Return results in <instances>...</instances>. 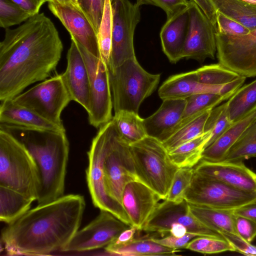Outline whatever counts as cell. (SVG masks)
I'll use <instances>...</instances> for the list:
<instances>
[{
    "mask_svg": "<svg viewBox=\"0 0 256 256\" xmlns=\"http://www.w3.org/2000/svg\"><path fill=\"white\" fill-rule=\"evenodd\" d=\"M215 11L240 22L250 31L256 29V6L242 0H208Z\"/></svg>",
    "mask_w": 256,
    "mask_h": 256,
    "instance_id": "31",
    "label": "cell"
},
{
    "mask_svg": "<svg viewBox=\"0 0 256 256\" xmlns=\"http://www.w3.org/2000/svg\"><path fill=\"white\" fill-rule=\"evenodd\" d=\"M236 234L246 241L251 242L256 236V222L252 219L236 214Z\"/></svg>",
    "mask_w": 256,
    "mask_h": 256,
    "instance_id": "45",
    "label": "cell"
},
{
    "mask_svg": "<svg viewBox=\"0 0 256 256\" xmlns=\"http://www.w3.org/2000/svg\"><path fill=\"white\" fill-rule=\"evenodd\" d=\"M226 100H228L226 96L214 93L193 94L186 99L181 120L199 116L208 110L212 109Z\"/></svg>",
    "mask_w": 256,
    "mask_h": 256,
    "instance_id": "35",
    "label": "cell"
},
{
    "mask_svg": "<svg viewBox=\"0 0 256 256\" xmlns=\"http://www.w3.org/2000/svg\"><path fill=\"white\" fill-rule=\"evenodd\" d=\"M194 172V168H178L166 200L174 202L183 201L191 184Z\"/></svg>",
    "mask_w": 256,
    "mask_h": 256,
    "instance_id": "40",
    "label": "cell"
},
{
    "mask_svg": "<svg viewBox=\"0 0 256 256\" xmlns=\"http://www.w3.org/2000/svg\"><path fill=\"white\" fill-rule=\"evenodd\" d=\"M32 16L12 0H0V26L4 28L20 24Z\"/></svg>",
    "mask_w": 256,
    "mask_h": 256,
    "instance_id": "41",
    "label": "cell"
},
{
    "mask_svg": "<svg viewBox=\"0 0 256 256\" xmlns=\"http://www.w3.org/2000/svg\"><path fill=\"white\" fill-rule=\"evenodd\" d=\"M114 113L128 110L138 114L142 102L156 88L160 74L146 72L136 57L109 70Z\"/></svg>",
    "mask_w": 256,
    "mask_h": 256,
    "instance_id": "6",
    "label": "cell"
},
{
    "mask_svg": "<svg viewBox=\"0 0 256 256\" xmlns=\"http://www.w3.org/2000/svg\"><path fill=\"white\" fill-rule=\"evenodd\" d=\"M190 212L202 224L220 234H236L234 210L210 208L188 202Z\"/></svg>",
    "mask_w": 256,
    "mask_h": 256,
    "instance_id": "26",
    "label": "cell"
},
{
    "mask_svg": "<svg viewBox=\"0 0 256 256\" xmlns=\"http://www.w3.org/2000/svg\"><path fill=\"white\" fill-rule=\"evenodd\" d=\"M0 186L36 200L40 188L39 170L27 149L8 132L0 129Z\"/></svg>",
    "mask_w": 256,
    "mask_h": 256,
    "instance_id": "4",
    "label": "cell"
},
{
    "mask_svg": "<svg viewBox=\"0 0 256 256\" xmlns=\"http://www.w3.org/2000/svg\"><path fill=\"white\" fill-rule=\"evenodd\" d=\"M112 120L114 122L121 138L130 144L138 142L147 136L144 118L138 114L120 110L114 113Z\"/></svg>",
    "mask_w": 256,
    "mask_h": 256,
    "instance_id": "32",
    "label": "cell"
},
{
    "mask_svg": "<svg viewBox=\"0 0 256 256\" xmlns=\"http://www.w3.org/2000/svg\"><path fill=\"white\" fill-rule=\"evenodd\" d=\"M31 16L39 13L44 4L42 0H12Z\"/></svg>",
    "mask_w": 256,
    "mask_h": 256,
    "instance_id": "48",
    "label": "cell"
},
{
    "mask_svg": "<svg viewBox=\"0 0 256 256\" xmlns=\"http://www.w3.org/2000/svg\"><path fill=\"white\" fill-rule=\"evenodd\" d=\"M67 64L62 74L72 100L80 104L88 112L90 108V78L83 56L74 40L68 50Z\"/></svg>",
    "mask_w": 256,
    "mask_h": 256,
    "instance_id": "21",
    "label": "cell"
},
{
    "mask_svg": "<svg viewBox=\"0 0 256 256\" xmlns=\"http://www.w3.org/2000/svg\"><path fill=\"white\" fill-rule=\"evenodd\" d=\"M176 224L184 226L188 232L198 236L222 237L198 221L190 212L185 200L180 202L164 200L158 203L142 230L164 234H168L170 226Z\"/></svg>",
    "mask_w": 256,
    "mask_h": 256,
    "instance_id": "15",
    "label": "cell"
},
{
    "mask_svg": "<svg viewBox=\"0 0 256 256\" xmlns=\"http://www.w3.org/2000/svg\"><path fill=\"white\" fill-rule=\"evenodd\" d=\"M184 200L210 208L234 210L256 200V192L242 190L195 170Z\"/></svg>",
    "mask_w": 256,
    "mask_h": 256,
    "instance_id": "8",
    "label": "cell"
},
{
    "mask_svg": "<svg viewBox=\"0 0 256 256\" xmlns=\"http://www.w3.org/2000/svg\"><path fill=\"white\" fill-rule=\"evenodd\" d=\"M0 129L22 144L36 164L40 178L38 205L63 196L70 150L66 132L0 124Z\"/></svg>",
    "mask_w": 256,
    "mask_h": 256,
    "instance_id": "3",
    "label": "cell"
},
{
    "mask_svg": "<svg viewBox=\"0 0 256 256\" xmlns=\"http://www.w3.org/2000/svg\"><path fill=\"white\" fill-rule=\"evenodd\" d=\"M140 6L152 5L162 8L166 14V18L172 16L189 4L188 0H136Z\"/></svg>",
    "mask_w": 256,
    "mask_h": 256,
    "instance_id": "44",
    "label": "cell"
},
{
    "mask_svg": "<svg viewBox=\"0 0 256 256\" xmlns=\"http://www.w3.org/2000/svg\"><path fill=\"white\" fill-rule=\"evenodd\" d=\"M117 131L116 124L112 120L100 128L88 152V165L86 170V179L94 206L100 210L110 212L127 224L132 226L122 205L108 196L105 184L104 160Z\"/></svg>",
    "mask_w": 256,
    "mask_h": 256,
    "instance_id": "7",
    "label": "cell"
},
{
    "mask_svg": "<svg viewBox=\"0 0 256 256\" xmlns=\"http://www.w3.org/2000/svg\"><path fill=\"white\" fill-rule=\"evenodd\" d=\"M130 226L110 212L100 210L94 219L77 231L62 252H82L105 248Z\"/></svg>",
    "mask_w": 256,
    "mask_h": 256,
    "instance_id": "14",
    "label": "cell"
},
{
    "mask_svg": "<svg viewBox=\"0 0 256 256\" xmlns=\"http://www.w3.org/2000/svg\"><path fill=\"white\" fill-rule=\"evenodd\" d=\"M197 236H199L194 233L187 232L184 236L180 238L170 234L161 238H152V239L161 245L178 250L180 248H185L192 240Z\"/></svg>",
    "mask_w": 256,
    "mask_h": 256,
    "instance_id": "47",
    "label": "cell"
},
{
    "mask_svg": "<svg viewBox=\"0 0 256 256\" xmlns=\"http://www.w3.org/2000/svg\"><path fill=\"white\" fill-rule=\"evenodd\" d=\"M136 230H138L133 226L124 230L111 244L120 245L129 242L134 238V236Z\"/></svg>",
    "mask_w": 256,
    "mask_h": 256,
    "instance_id": "50",
    "label": "cell"
},
{
    "mask_svg": "<svg viewBox=\"0 0 256 256\" xmlns=\"http://www.w3.org/2000/svg\"><path fill=\"white\" fill-rule=\"evenodd\" d=\"M106 190L108 196L122 204V196L126 184L138 180L130 145L120 136L118 130L109 146L104 162Z\"/></svg>",
    "mask_w": 256,
    "mask_h": 256,
    "instance_id": "13",
    "label": "cell"
},
{
    "mask_svg": "<svg viewBox=\"0 0 256 256\" xmlns=\"http://www.w3.org/2000/svg\"><path fill=\"white\" fill-rule=\"evenodd\" d=\"M86 206L84 197L70 194L38 205L1 234L9 256H46L62 252L79 230Z\"/></svg>",
    "mask_w": 256,
    "mask_h": 256,
    "instance_id": "2",
    "label": "cell"
},
{
    "mask_svg": "<svg viewBox=\"0 0 256 256\" xmlns=\"http://www.w3.org/2000/svg\"><path fill=\"white\" fill-rule=\"evenodd\" d=\"M216 32L228 36H238L250 32L244 25L218 11H216Z\"/></svg>",
    "mask_w": 256,
    "mask_h": 256,
    "instance_id": "43",
    "label": "cell"
},
{
    "mask_svg": "<svg viewBox=\"0 0 256 256\" xmlns=\"http://www.w3.org/2000/svg\"><path fill=\"white\" fill-rule=\"evenodd\" d=\"M70 0L71 1V2L72 3V4H74V6L76 8H77L78 10H79L82 12L79 6L78 0Z\"/></svg>",
    "mask_w": 256,
    "mask_h": 256,
    "instance_id": "53",
    "label": "cell"
},
{
    "mask_svg": "<svg viewBox=\"0 0 256 256\" xmlns=\"http://www.w3.org/2000/svg\"><path fill=\"white\" fill-rule=\"evenodd\" d=\"M58 2L64 4L70 5L74 6L70 0H56ZM75 8V7H74Z\"/></svg>",
    "mask_w": 256,
    "mask_h": 256,
    "instance_id": "52",
    "label": "cell"
},
{
    "mask_svg": "<svg viewBox=\"0 0 256 256\" xmlns=\"http://www.w3.org/2000/svg\"><path fill=\"white\" fill-rule=\"evenodd\" d=\"M188 5L166 18L160 36L163 52L170 62L176 63L182 59V52L188 32Z\"/></svg>",
    "mask_w": 256,
    "mask_h": 256,
    "instance_id": "23",
    "label": "cell"
},
{
    "mask_svg": "<svg viewBox=\"0 0 256 256\" xmlns=\"http://www.w3.org/2000/svg\"><path fill=\"white\" fill-rule=\"evenodd\" d=\"M82 12L98 34L104 13V0H78Z\"/></svg>",
    "mask_w": 256,
    "mask_h": 256,
    "instance_id": "42",
    "label": "cell"
},
{
    "mask_svg": "<svg viewBox=\"0 0 256 256\" xmlns=\"http://www.w3.org/2000/svg\"><path fill=\"white\" fill-rule=\"evenodd\" d=\"M194 170L236 188L256 192V173L242 162L200 160Z\"/></svg>",
    "mask_w": 256,
    "mask_h": 256,
    "instance_id": "20",
    "label": "cell"
},
{
    "mask_svg": "<svg viewBox=\"0 0 256 256\" xmlns=\"http://www.w3.org/2000/svg\"><path fill=\"white\" fill-rule=\"evenodd\" d=\"M34 200L14 190L0 186V220L8 224L30 209Z\"/></svg>",
    "mask_w": 256,
    "mask_h": 256,
    "instance_id": "29",
    "label": "cell"
},
{
    "mask_svg": "<svg viewBox=\"0 0 256 256\" xmlns=\"http://www.w3.org/2000/svg\"><path fill=\"white\" fill-rule=\"evenodd\" d=\"M73 39L78 46L86 64L90 78V124L100 128L112 118V98L108 65L90 53L84 46Z\"/></svg>",
    "mask_w": 256,
    "mask_h": 256,
    "instance_id": "10",
    "label": "cell"
},
{
    "mask_svg": "<svg viewBox=\"0 0 256 256\" xmlns=\"http://www.w3.org/2000/svg\"><path fill=\"white\" fill-rule=\"evenodd\" d=\"M218 63L246 78L256 76V29L238 36L216 32Z\"/></svg>",
    "mask_w": 256,
    "mask_h": 256,
    "instance_id": "12",
    "label": "cell"
},
{
    "mask_svg": "<svg viewBox=\"0 0 256 256\" xmlns=\"http://www.w3.org/2000/svg\"><path fill=\"white\" fill-rule=\"evenodd\" d=\"M220 234L234 247L236 251L247 256H256V246L236 234L222 232Z\"/></svg>",
    "mask_w": 256,
    "mask_h": 256,
    "instance_id": "46",
    "label": "cell"
},
{
    "mask_svg": "<svg viewBox=\"0 0 256 256\" xmlns=\"http://www.w3.org/2000/svg\"><path fill=\"white\" fill-rule=\"evenodd\" d=\"M104 248L110 254L118 256H174L180 251L161 245L152 238H134L124 244H110Z\"/></svg>",
    "mask_w": 256,
    "mask_h": 256,
    "instance_id": "27",
    "label": "cell"
},
{
    "mask_svg": "<svg viewBox=\"0 0 256 256\" xmlns=\"http://www.w3.org/2000/svg\"><path fill=\"white\" fill-rule=\"evenodd\" d=\"M112 46L108 70L136 56L134 38L140 20V6L130 0H112Z\"/></svg>",
    "mask_w": 256,
    "mask_h": 256,
    "instance_id": "11",
    "label": "cell"
},
{
    "mask_svg": "<svg viewBox=\"0 0 256 256\" xmlns=\"http://www.w3.org/2000/svg\"><path fill=\"white\" fill-rule=\"evenodd\" d=\"M186 104V99L162 100L159 108L152 115L144 119L147 136L162 142L168 138L172 130L180 120Z\"/></svg>",
    "mask_w": 256,
    "mask_h": 256,
    "instance_id": "22",
    "label": "cell"
},
{
    "mask_svg": "<svg viewBox=\"0 0 256 256\" xmlns=\"http://www.w3.org/2000/svg\"><path fill=\"white\" fill-rule=\"evenodd\" d=\"M256 156V120L246 128L222 161L239 162Z\"/></svg>",
    "mask_w": 256,
    "mask_h": 256,
    "instance_id": "34",
    "label": "cell"
},
{
    "mask_svg": "<svg viewBox=\"0 0 256 256\" xmlns=\"http://www.w3.org/2000/svg\"><path fill=\"white\" fill-rule=\"evenodd\" d=\"M129 145L138 180L166 200L178 168L170 160L162 142L147 136Z\"/></svg>",
    "mask_w": 256,
    "mask_h": 256,
    "instance_id": "5",
    "label": "cell"
},
{
    "mask_svg": "<svg viewBox=\"0 0 256 256\" xmlns=\"http://www.w3.org/2000/svg\"><path fill=\"white\" fill-rule=\"evenodd\" d=\"M232 124L230 120L226 102L213 108L204 128V132L208 131L212 132L211 137L206 143L205 148L215 141Z\"/></svg>",
    "mask_w": 256,
    "mask_h": 256,
    "instance_id": "38",
    "label": "cell"
},
{
    "mask_svg": "<svg viewBox=\"0 0 256 256\" xmlns=\"http://www.w3.org/2000/svg\"><path fill=\"white\" fill-rule=\"evenodd\" d=\"M248 3L254 4L256 6V0H242Z\"/></svg>",
    "mask_w": 256,
    "mask_h": 256,
    "instance_id": "54",
    "label": "cell"
},
{
    "mask_svg": "<svg viewBox=\"0 0 256 256\" xmlns=\"http://www.w3.org/2000/svg\"><path fill=\"white\" fill-rule=\"evenodd\" d=\"M12 100L62 127V112L72 100L62 74L42 81Z\"/></svg>",
    "mask_w": 256,
    "mask_h": 256,
    "instance_id": "9",
    "label": "cell"
},
{
    "mask_svg": "<svg viewBox=\"0 0 256 256\" xmlns=\"http://www.w3.org/2000/svg\"><path fill=\"white\" fill-rule=\"evenodd\" d=\"M184 248L204 254L236 251L234 247L223 237L199 236L194 238Z\"/></svg>",
    "mask_w": 256,
    "mask_h": 256,
    "instance_id": "39",
    "label": "cell"
},
{
    "mask_svg": "<svg viewBox=\"0 0 256 256\" xmlns=\"http://www.w3.org/2000/svg\"><path fill=\"white\" fill-rule=\"evenodd\" d=\"M226 104L232 124L256 110V79L242 86L228 99Z\"/></svg>",
    "mask_w": 256,
    "mask_h": 256,
    "instance_id": "30",
    "label": "cell"
},
{
    "mask_svg": "<svg viewBox=\"0 0 256 256\" xmlns=\"http://www.w3.org/2000/svg\"><path fill=\"white\" fill-rule=\"evenodd\" d=\"M236 215L246 216L256 222V200L234 210Z\"/></svg>",
    "mask_w": 256,
    "mask_h": 256,
    "instance_id": "51",
    "label": "cell"
},
{
    "mask_svg": "<svg viewBox=\"0 0 256 256\" xmlns=\"http://www.w3.org/2000/svg\"><path fill=\"white\" fill-rule=\"evenodd\" d=\"M246 78L240 76L228 84L213 86L198 82L196 70L173 75L166 80L158 90L162 100L186 99L198 93H214L228 99L244 84Z\"/></svg>",
    "mask_w": 256,
    "mask_h": 256,
    "instance_id": "17",
    "label": "cell"
},
{
    "mask_svg": "<svg viewBox=\"0 0 256 256\" xmlns=\"http://www.w3.org/2000/svg\"><path fill=\"white\" fill-rule=\"evenodd\" d=\"M48 2L50 10L61 22L71 38L100 58L97 34L83 13L72 6L62 4L56 0Z\"/></svg>",
    "mask_w": 256,
    "mask_h": 256,
    "instance_id": "18",
    "label": "cell"
},
{
    "mask_svg": "<svg viewBox=\"0 0 256 256\" xmlns=\"http://www.w3.org/2000/svg\"><path fill=\"white\" fill-rule=\"evenodd\" d=\"M208 131L168 152L172 162L178 168H192L202 160L206 143L211 137Z\"/></svg>",
    "mask_w": 256,
    "mask_h": 256,
    "instance_id": "28",
    "label": "cell"
},
{
    "mask_svg": "<svg viewBox=\"0 0 256 256\" xmlns=\"http://www.w3.org/2000/svg\"><path fill=\"white\" fill-rule=\"evenodd\" d=\"M196 3L204 12L206 16L216 26V11L208 0H190Z\"/></svg>",
    "mask_w": 256,
    "mask_h": 256,
    "instance_id": "49",
    "label": "cell"
},
{
    "mask_svg": "<svg viewBox=\"0 0 256 256\" xmlns=\"http://www.w3.org/2000/svg\"><path fill=\"white\" fill-rule=\"evenodd\" d=\"M110 0L112 1V0Z\"/></svg>",
    "mask_w": 256,
    "mask_h": 256,
    "instance_id": "56",
    "label": "cell"
},
{
    "mask_svg": "<svg viewBox=\"0 0 256 256\" xmlns=\"http://www.w3.org/2000/svg\"><path fill=\"white\" fill-rule=\"evenodd\" d=\"M199 82L208 85H222L240 76L220 63L204 66L195 70Z\"/></svg>",
    "mask_w": 256,
    "mask_h": 256,
    "instance_id": "37",
    "label": "cell"
},
{
    "mask_svg": "<svg viewBox=\"0 0 256 256\" xmlns=\"http://www.w3.org/2000/svg\"><path fill=\"white\" fill-rule=\"evenodd\" d=\"M52 0H42L43 4L45 3L46 2H49L51 1Z\"/></svg>",
    "mask_w": 256,
    "mask_h": 256,
    "instance_id": "55",
    "label": "cell"
},
{
    "mask_svg": "<svg viewBox=\"0 0 256 256\" xmlns=\"http://www.w3.org/2000/svg\"><path fill=\"white\" fill-rule=\"evenodd\" d=\"M63 45L52 22L44 13L16 28L5 29L0 43V100L14 98L56 70Z\"/></svg>",
    "mask_w": 256,
    "mask_h": 256,
    "instance_id": "1",
    "label": "cell"
},
{
    "mask_svg": "<svg viewBox=\"0 0 256 256\" xmlns=\"http://www.w3.org/2000/svg\"><path fill=\"white\" fill-rule=\"evenodd\" d=\"M256 120V110L232 124L212 144L206 148L200 160L222 161L242 132Z\"/></svg>",
    "mask_w": 256,
    "mask_h": 256,
    "instance_id": "25",
    "label": "cell"
},
{
    "mask_svg": "<svg viewBox=\"0 0 256 256\" xmlns=\"http://www.w3.org/2000/svg\"><path fill=\"white\" fill-rule=\"evenodd\" d=\"M211 110L191 120L162 142L168 152L204 133V128Z\"/></svg>",
    "mask_w": 256,
    "mask_h": 256,
    "instance_id": "33",
    "label": "cell"
},
{
    "mask_svg": "<svg viewBox=\"0 0 256 256\" xmlns=\"http://www.w3.org/2000/svg\"><path fill=\"white\" fill-rule=\"evenodd\" d=\"M112 14L110 0H104V13L97 34L100 59L108 64L112 46Z\"/></svg>",
    "mask_w": 256,
    "mask_h": 256,
    "instance_id": "36",
    "label": "cell"
},
{
    "mask_svg": "<svg viewBox=\"0 0 256 256\" xmlns=\"http://www.w3.org/2000/svg\"><path fill=\"white\" fill-rule=\"evenodd\" d=\"M0 124L40 130L66 132L34 111L15 102L12 99L0 102Z\"/></svg>",
    "mask_w": 256,
    "mask_h": 256,
    "instance_id": "24",
    "label": "cell"
},
{
    "mask_svg": "<svg viewBox=\"0 0 256 256\" xmlns=\"http://www.w3.org/2000/svg\"><path fill=\"white\" fill-rule=\"evenodd\" d=\"M162 200L152 190L139 180L129 182L122 196V204L138 230L142 228Z\"/></svg>",
    "mask_w": 256,
    "mask_h": 256,
    "instance_id": "19",
    "label": "cell"
},
{
    "mask_svg": "<svg viewBox=\"0 0 256 256\" xmlns=\"http://www.w3.org/2000/svg\"><path fill=\"white\" fill-rule=\"evenodd\" d=\"M188 32L182 58L203 62L207 58L214 59L216 52V30L212 22L200 7L189 0Z\"/></svg>",
    "mask_w": 256,
    "mask_h": 256,
    "instance_id": "16",
    "label": "cell"
}]
</instances>
